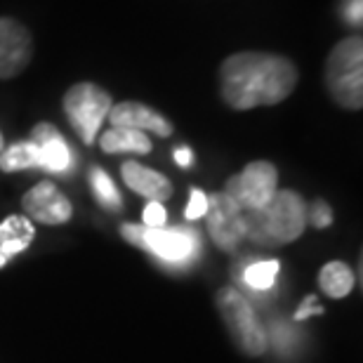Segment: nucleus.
<instances>
[{
    "label": "nucleus",
    "mask_w": 363,
    "mask_h": 363,
    "mask_svg": "<svg viewBox=\"0 0 363 363\" xmlns=\"http://www.w3.org/2000/svg\"><path fill=\"white\" fill-rule=\"evenodd\" d=\"M279 272H281L279 259H257V262L245 264L243 274H238L236 279L241 281L245 288L255 290V293H264V290H272Z\"/></svg>",
    "instance_id": "f3484780"
},
{
    "label": "nucleus",
    "mask_w": 363,
    "mask_h": 363,
    "mask_svg": "<svg viewBox=\"0 0 363 363\" xmlns=\"http://www.w3.org/2000/svg\"><path fill=\"white\" fill-rule=\"evenodd\" d=\"M121 234H123V238H125L128 243H133V245H137V248H142L144 227H140V224H123V227H121Z\"/></svg>",
    "instance_id": "393cba45"
},
{
    "label": "nucleus",
    "mask_w": 363,
    "mask_h": 363,
    "mask_svg": "<svg viewBox=\"0 0 363 363\" xmlns=\"http://www.w3.org/2000/svg\"><path fill=\"white\" fill-rule=\"evenodd\" d=\"M90 184H92V191L99 199L101 206H106V208H111V210H121V206H123L121 194H118V189H116L113 179L108 177L104 170H101V168H92Z\"/></svg>",
    "instance_id": "6ab92c4d"
},
{
    "label": "nucleus",
    "mask_w": 363,
    "mask_h": 363,
    "mask_svg": "<svg viewBox=\"0 0 363 363\" xmlns=\"http://www.w3.org/2000/svg\"><path fill=\"white\" fill-rule=\"evenodd\" d=\"M31 142L38 147V168L48 172H67L71 168V149L55 125L38 123L31 133Z\"/></svg>",
    "instance_id": "f8f14e48"
},
{
    "label": "nucleus",
    "mask_w": 363,
    "mask_h": 363,
    "mask_svg": "<svg viewBox=\"0 0 363 363\" xmlns=\"http://www.w3.org/2000/svg\"><path fill=\"white\" fill-rule=\"evenodd\" d=\"M144 227V224H142ZM201 248V236L196 229H182V227H170V229H147L144 227L142 234V250H149L151 255H156L163 264H189L199 255Z\"/></svg>",
    "instance_id": "6e6552de"
},
{
    "label": "nucleus",
    "mask_w": 363,
    "mask_h": 363,
    "mask_svg": "<svg viewBox=\"0 0 363 363\" xmlns=\"http://www.w3.org/2000/svg\"><path fill=\"white\" fill-rule=\"evenodd\" d=\"M318 286L328 297H347L354 290V272L345 262H328L318 274Z\"/></svg>",
    "instance_id": "dca6fc26"
},
{
    "label": "nucleus",
    "mask_w": 363,
    "mask_h": 363,
    "mask_svg": "<svg viewBox=\"0 0 363 363\" xmlns=\"http://www.w3.org/2000/svg\"><path fill=\"white\" fill-rule=\"evenodd\" d=\"M33 57V38L17 19L0 17V78L19 76Z\"/></svg>",
    "instance_id": "1a4fd4ad"
},
{
    "label": "nucleus",
    "mask_w": 363,
    "mask_h": 363,
    "mask_svg": "<svg viewBox=\"0 0 363 363\" xmlns=\"http://www.w3.org/2000/svg\"><path fill=\"white\" fill-rule=\"evenodd\" d=\"M142 217H144V227L147 229H161L165 227V222H168V210L163 208V203L149 201Z\"/></svg>",
    "instance_id": "412c9836"
},
{
    "label": "nucleus",
    "mask_w": 363,
    "mask_h": 363,
    "mask_svg": "<svg viewBox=\"0 0 363 363\" xmlns=\"http://www.w3.org/2000/svg\"><path fill=\"white\" fill-rule=\"evenodd\" d=\"M101 151L106 154H149L151 151V140L147 133L140 130H128V128H111L101 135L99 140Z\"/></svg>",
    "instance_id": "2eb2a0df"
},
{
    "label": "nucleus",
    "mask_w": 363,
    "mask_h": 363,
    "mask_svg": "<svg viewBox=\"0 0 363 363\" xmlns=\"http://www.w3.org/2000/svg\"><path fill=\"white\" fill-rule=\"evenodd\" d=\"M314 314H323V307L318 304V300L314 295H309V297H304L300 309L295 311V321H304L307 316H314Z\"/></svg>",
    "instance_id": "b1692460"
},
{
    "label": "nucleus",
    "mask_w": 363,
    "mask_h": 363,
    "mask_svg": "<svg viewBox=\"0 0 363 363\" xmlns=\"http://www.w3.org/2000/svg\"><path fill=\"white\" fill-rule=\"evenodd\" d=\"M217 309H220V316L227 323L229 335L234 337L238 350H243L248 357H259L267 352L269 347L267 330L257 321L250 302L236 288H222L217 293Z\"/></svg>",
    "instance_id": "20e7f679"
},
{
    "label": "nucleus",
    "mask_w": 363,
    "mask_h": 363,
    "mask_svg": "<svg viewBox=\"0 0 363 363\" xmlns=\"http://www.w3.org/2000/svg\"><path fill=\"white\" fill-rule=\"evenodd\" d=\"M342 14H345V21H347V24H357V26H361V21H363V0H345Z\"/></svg>",
    "instance_id": "5701e85b"
},
{
    "label": "nucleus",
    "mask_w": 363,
    "mask_h": 363,
    "mask_svg": "<svg viewBox=\"0 0 363 363\" xmlns=\"http://www.w3.org/2000/svg\"><path fill=\"white\" fill-rule=\"evenodd\" d=\"M307 222L316 229H325L333 224V210L325 201H314L307 208Z\"/></svg>",
    "instance_id": "aec40b11"
},
{
    "label": "nucleus",
    "mask_w": 363,
    "mask_h": 363,
    "mask_svg": "<svg viewBox=\"0 0 363 363\" xmlns=\"http://www.w3.org/2000/svg\"><path fill=\"white\" fill-rule=\"evenodd\" d=\"M245 241L259 248H276L297 241L307 227V206L302 196L276 189L269 203L257 210H243Z\"/></svg>",
    "instance_id": "f03ea898"
},
{
    "label": "nucleus",
    "mask_w": 363,
    "mask_h": 363,
    "mask_svg": "<svg viewBox=\"0 0 363 363\" xmlns=\"http://www.w3.org/2000/svg\"><path fill=\"white\" fill-rule=\"evenodd\" d=\"M208 234L224 252H236L245 241L243 208L229 194L217 191L208 196Z\"/></svg>",
    "instance_id": "0eeeda50"
},
{
    "label": "nucleus",
    "mask_w": 363,
    "mask_h": 363,
    "mask_svg": "<svg viewBox=\"0 0 363 363\" xmlns=\"http://www.w3.org/2000/svg\"><path fill=\"white\" fill-rule=\"evenodd\" d=\"M0 151H3V135H0Z\"/></svg>",
    "instance_id": "bb28decb"
},
{
    "label": "nucleus",
    "mask_w": 363,
    "mask_h": 363,
    "mask_svg": "<svg viewBox=\"0 0 363 363\" xmlns=\"http://www.w3.org/2000/svg\"><path fill=\"white\" fill-rule=\"evenodd\" d=\"M106 118L111 123V128L140 130V133H154L158 137L172 135V123L163 113H158L156 108L140 104V101H121V104L111 106Z\"/></svg>",
    "instance_id": "9b49d317"
},
{
    "label": "nucleus",
    "mask_w": 363,
    "mask_h": 363,
    "mask_svg": "<svg viewBox=\"0 0 363 363\" xmlns=\"http://www.w3.org/2000/svg\"><path fill=\"white\" fill-rule=\"evenodd\" d=\"M35 231L26 215H12L0 224V269L33 243Z\"/></svg>",
    "instance_id": "4468645a"
},
{
    "label": "nucleus",
    "mask_w": 363,
    "mask_h": 363,
    "mask_svg": "<svg viewBox=\"0 0 363 363\" xmlns=\"http://www.w3.org/2000/svg\"><path fill=\"white\" fill-rule=\"evenodd\" d=\"M21 208L40 224H64L71 220V203L52 182H40L21 199Z\"/></svg>",
    "instance_id": "9d476101"
},
{
    "label": "nucleus",
    "mask_w": 363,
    "mask_h": 363,
    "mask_svg": "<svg viewBox=\"0 0 363 363\" xmlns=\"http://www.w3.org/2000/svg\"><path fill=\"white\" fill-rule=\"evenodd\" d=\"M175 163L179 165V168H189V165L194 163V154L189 147H179L175 149Z\"/></svg>",
    "instance_id": "a878e982"
},
{
    "label": "nucleus",
    "mask_w": 363,
    "mask_h": 363,
    "mask_svg": "<svg viewBox=\"0 0 363 363\" xmlns=\"http://www.w3.org/2000/svg\"><path fill=\"white\" fill-rule=\"evenodd\" d=\"M279 189V170L269 161L248 163L238 175L229 177L224 194H229L243 210H257L269 203Z\"/></svg>",
    "instance_id": "423d86ee"
},
{
    "label": "nucleus",
    "mask_w": 363,
    "mask_h": 363,
    "mask_svg": "<svg viewBox=\"0 0 363 363\" xmlns=\"http://www.w3.org/2000/svg\"><path fill=\"white\" fill-rule=\"evenodd\" d=\"M111 106V94L94 83H76L64 94V113L85 144L94 142Z\"/></svg>",
    "instance_id": "39448f33"
},
{
    "label": "nucleus",
    "mask_w": 363,
    "mask_h": 363,
    "mask_svg": "<svg viewBox=\"0 0 363 363\" xmlns=\"http://www.w3.org/2000/svg\"><path fill=\"white\" fill-rule=\"evenodd\" d=\"M28 168H38V147L31 140L17 142L0 151V170L3 172H17Z\"/></svg>",
    "instance_id": "a211bd4d"
},
{
    "label": "nucleus",
    "mask_w": 363,
    "mask_h": 363,
    "mask_svg": "<svg viewBox=\"0 0 363 363\" xmlns=\"http://www.w3.org/2000/svg\"><path fill=\"white\" fill-rule=\"evenodd\" d=\"M121 172H123V179H125V184L133 189V191L144 196V199L163 203V201H168L170 196H172L170 179L165 177V175H161V172L144 168V165L135 163V161L123 163Z\"/></svg>",
    "instance_id": "ddd939ff"
},
{
    "label": "nucleus",
    "mask_w": 363,
    "mask_h": 363,
    "mask_svg": "<svg viewBox=\"0 0 363 363\" xmlns=\"http://www.w3.org/2000/svg\"><path fill=\"white\" fill-rule=\"evenodd\" d=\"M208 213V196L201 191V189H191V196H189V206L184 210L186 220H201L203 215Z\"/></svg>",
    "instance_id": "4be33fe9"
},
{
    "label": "nucleus",
    "mask_w": 363,
    "mask_h": 363,
    "mask_svg": "<svg viewBox=\"0 0 363 363\" xmlns=\"http://www.w3.org/2000/svg\"><path fill=\"white\" fill-rule=\"evenodd\" d=\"M295 64L283 55L236 52L220 67L222 99L236 111L281 104L297 85Z\"/></svg>",
    "instance_id": "f257e3e1"
},
{
    "label": "nucleus",
    "mask_w": 363,
    "mask_h": 363,
    "mask_svg": "<svg viewBox=\"0 0 363 363\" xmlns=\"http://www.w3.org/2000/svg\"><path fill=\"white\" fill-rule=\"evenodd\" d=\"M325 88L342 108L359 111L363 106V40L350 35L330 50L325 60Z\"/></svg>",
    "instance_id": "7ed1b4c3"
}]
</instances>
